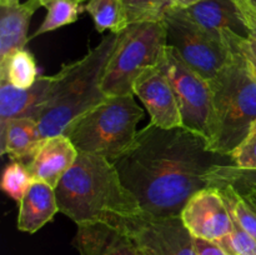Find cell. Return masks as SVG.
Masks as SVG:
<instances>
[{"label": "cell", "mask_w": 256, "mask_h": 255, "mask_svg": "<svg viewBox=\"0 0 256 255\" xmlns=\"http://www.w3.org/2000/svg\"><path fill=\"white\" fill-rule=\"evenodd\" d=\"M134 95L146 108L150 124L162 129L182 126L179 104L166 74L160 66L149 68L138 76Z\"/></svg>", "instance_id": "cell-11"}, {"label": "cell", "mask_w": 256, "mask_h": 255, "mask_svg": "<svg viewBox=\"0 0 256 255\" xmlns=\"http://www.w3.org/2000/svg\"><path fill=\"white\" fill-rule=\"evenodd\" d=\"M168 45L180 59L208 82L214 79L232 56V50L219 39L198 28L174 9L164 16Z\"/></svg>", "instance_id": "cell-8"}, {"label": "cell", "mask_w": 256, "mask_h": 255, "mask_svg": "<svg viewBox=\"0 0 256 255\" xmlns=\"http://www.w3.org/2000/svg\"><path fill=\"white\" fill-rule=\"evenodd\" d=\"M118 39L119 34L110 32L82 59L52 75L46 102L36 120L44 139L62 134L72 120L109 98L102 92V80Z\"/></svg>", "instance_id": "cell-3"}, {"label": "cell", "mask_w": 256, "mask_h": 255, "mask_svg": "<svg viewBox=\"0 0 256 255\" xmlns=\"http://www.w3.org/2000/svg\"><path fill=\"white\" fill-rule=\"evenodd\" d=\"M39 124L32 118L12 119L0 128V154L28 165L42 145Z\"/></svg>", "instance_id": "cell-18"}, {"label": "cell", "mask_w": 256, "mask_h": 255, "mask_svg": "<svg viewBox=\"0 0 256 255\" xmlns=\"http://www.w3.org/2000/svg\"><path fill=\"white\" fill-rule=\"evenodd\" d=\"M114 164L142 212L159 218L180 216L192 195L230 182L238 169L232 155L212 150L196 132L152 124L138 132L132 146Z\"/></svg>", "instance_id": "cell-1"}, {"label": "cell", "mask_w": 256, "mask_h": 255, "mask_svg": "<svg viewBox=\"0 0 256 255\" xmlns=\"http://www.w3.org/2000/svg\"><path fill=\"white\" fill-rule=\"evenodd\" d=\"M32 182L34 179L26 165L22 162L12 160L2 172V189L8 196L19 202Z\"/></svg>", "instance_id": "cell-23"}, {"label": "cell", "mask_w": 256, "mask_h": 255, "mask_svg": "<svg viewBox=\"0 0 256 255\" xmlns=\"http://www.w3.org/2000/svg\"><path fill=\"white\" fill-rule=\"evenodd\" d=\"M230 50V59L209 82L214 104L209 146L225 155L234 152L256 120V69L244 55Z\"/></svg>", "instance_id": "cell-4"}, {"label": "cell", "mask_w": 256, "mask_h": 255, "mask_svg": "<svg viewBox=\"0 0 256 255\" xmlns=\"http://www.w3.org/2000/svg\"><path fill=\"white\" fill-rule=\"evenodd\" d=\"M180 216L192 236L212 242L226 236L234 225L226 202L215 186L192 195Z\"/></svg>", "instance_id": "cell-10"}, {"label": "cell", "mask_w": 256, "mask_h": 255, "mask_svg": "<svg viewBox=\"0 0 256 255\" xmlns=\"http://www.w3.org/2000/svg\"><path fill=\"white\" fill-rule=\"evenodd\" d=\"M160 68L166 74L175 92L182 128L196 132L210 144L214 124V104L210 82L190 69L169 45Z\"/></svg>", "instance_id": "cell-7"}, {"label": "cell", "mask_w": 256, "mask_h": 255, "mask_svg": "<svg viewBox=\"0 0 256 255\" xmlns=\"http://www.w3.org/2000/svg\"><path fill=\"white\" fill-rule=\"evenodd\" d=\"M222 36L230 49L236 50L240 54L244 55L256 69V38L252 35L242 36L230 30H224L222 32Z\"/></svg>", "instance_id": "cell-27"}, {"label": "cell", "mask_w": 256, "mask_h": 255, "mask_svg": "<svg viewBox=\"0 0 256 255\" xmlns=\"http://www.w3.org/2000/svg\"><path fill=\"white\" fill-rule=\"evenodd\" d=\"M142 115L134 95L109 96L72 120L62 134L79 152L99 155L114 162L132 146Z\"/></svg>", "instance_id": "cell-5"}, {"label": "cell", "mask_w": 256, "mask_h": 255, "mask_svg": "<svg viewBox=\"0 0 256 255\" xmlns=\"http://www.w3.org/2000/svg\"><path fill=\"white\" fill-rule=\"evenodd\" d=\"M216 244L228 255H256V240L235 222L232 232Z\"/></svg>", "instance_id": "cell-25"}, {"label": "cell", "mask_w": 256, "mask_h": 255, "mask_svg": "<svg viewBox=\"0 0 256 255\" xmlns=\"http://www.w3.org/2000/svg\"><path fill=\"white\" fill-rule=\"evenodd\" d=\"M130 22L162 20L169 9V0H122Z\"/></svg>", "instance_id": "cell-24"}, {"label": "cell", "mask_w": 256, "mask_h": 255, "mask_svg": "<svg viewBox=\"0 0 256 255\" xmlns=\"http://www.w3.org/2000/svg\"><path fill=\"white\" fill-rule=\"evenodd\" d=\"M256 16V0H240Z\"/></svg>", "instance_id": "cell-31"}, {"label": "cell", "mask_w": 256, "mask_h": 255, "mask_svg": "<svg viewBox=\"0 0 256 255\" xmlns=\"http://www.w3.org/2000/svg\"><path fill=\"white\" fill-rule=\"evenodd\" d=\"M94 20L98 32L119 34L130 24L126 9L122 0H88L84 6Z\"/></svg>", "instance_id": "cell-20"}, {"label": "cell", "mask_w": 256, "mask_h": 255, "mask_svg": "<svg viewBox=\"0 0 256 255\" xmlns=\"http://www.w3.org/2000/svg\"><path fill=\"white\" fill-rule=\"evenodd\" d=\"M208 34L222 39V32L230 30L242 36H249L234 0H205L186 9H174Z\"/></svg>", "instance_id": "cell-14"}, {"label": "cell", "mask_w": 256, "mask_h": 255, "mask_svg": "<svg viewBox=\"0 0 256 255\" xmlns=\"http://www.w3.org/2000/svg\"><path fill=\"white\" fill-rule=\"evenodd\" d=\"M36 2H39V4H40V2H42V0H36ZM79 2H85V0H79ZM40 6H42V5H40Z\"/></svg>", "instance_id": "cell-33"}, {"label": "cell", "mask_w": 256, "mask_h": 255, "mask_svg": "<svg viewBox=\"0 0 256 255\" xmlns=\"http://www.w3.org/2000/svg\"><path fill=\"white\" fill-rule=\"evenodd\" d=\"M39 78L34 55L26 49L18 50L0 60V79H5L12 86L29 89Z\"/></svg>", "instance_id": "cell-19"}, {"label": "cell", "mask_w": 256, "mask_h": 255, "mask_svg": "<svg viewBox=\"0 0 256 255\" xmlns=\"http://www.w3.org/2000/svg\"><path fill=\"white\" fill-rule=\"evenodd\" d=\"M195 245L199 255H228L216 242L195 238Z\"/></svg>", "instance_id": "cell-29"}, {"label": "cell", "mask_w": 256, "mask_h": 255, "mask_svg": "<svg viewBox=\"0 0 256 255\" xmlns=\"http://www.w3.org/2000/svg\"><path fill=\"white\" fill-rule=\"evenodd\" d=\"M166 48L164 19L130 22L119 32L116 48L102 75V89L105 95H134L135 80L144 70L162 64Z\"/></svg>", "instance_id": "cell-6"}, {"label": "cell", "mask_w": 256, "mask_h": 255, "mask_svg": "<svg viewBox=\"0 0 256 255\" xmlns=\"http://www.w3.org/2000/svg\"><path fill=\"white\" fill-rule=\"evenodd\" d=\"M234 2L235 5H236L240 18H242V20L244 22L248 32H249V35L256 38V16L246 6H245L244 4H242V2H240V0H234Z\"/></svg>", "instance_id": "cell-28"}, {"label": "cell", "mask_w": 256, "mask_h": 255, "mask_svg": "<svg viewBox=\"0 0 256 255\" xmlns=\"http://www.w3.org/2000/svg\"><path fill=\"white\" fill-rule=\"evenodd\" d=\"M215 188L224 198L232 219L256 240V205L226 180Z\"/></svg>", "instance_id": "cell-21"}, {"label": "cell", "mask_w": 256, "mask_h": 255, "mask_svg": "<svg viewBox=\"0 0 256 255\" xmlns=\"http://www.w3.org/2000/svg\"><path fill=\"white\" fill-rule=\"evenodd\" d=\"M74 246L80 255H146L122 228L108 222L78 225Z\"/></svg>", "instance_id": "cell-12"}, {"label": "cell", "mask_w": 256, "mask_h": 255, "mask_svg": "<svg viewBox=\"0 0 256 255\" xmlns=\"http://www.w3.org/2000/svg\"><path fill=\"white\" fill-rule=\"evenodd\" d=\"M40 5L46 9V15L34 34L30 35V39L72 24L84 9L79 0H42Z\"/></svg>", "instance_id": "cell-22"}, {"label": "cell", "mask_w": 256, "mask_h": 255, "mask_svg": "<svg viewBox=\"0 0 256 255\" xmlns=\"http://www.w3.org/2000/svg\"><path fill=\"white\" fill-rule=\"evenodd\" d=\"M205 0H169V9H186Z\"/></svg>", "instance_id": "cell-30"}, {"label": "cell", "mask_w": 256, "mask_h": 255, "mask_svg": "<svg viewBox=\"0 0 256 255\" xmlns=\"http://www.w3.org/2000/svg\"><path fill=\"white\" fill-rule=\"evenodd\" d=\"M20 0H0V4H9V2H19Z\"/></svg>", "instance_id": "cell-32"}, {"label": "cell", "mask_w": 256, "mask_h": 255, "mask_svg": "<svg viewBox=\"0 0 256 255\" xmlns=\"http://www.w3.org/2000/svg\"><path fill=\"white\" fill-rule=\"evenodd\" d=\"M52 76H39L29 89H19L0 79V128L9 120L32 118L38 120L46 102Z\"/></svg>", "instance_id": "cell-15"}, {"label": "cell", "mask_w": 256, "mask_h": 255, "mask_svg": "<svg viewBox=\"0 0 256 255\" xmlns=\"http://www.w3.org/2000/svg\"><path fill=\"white\" fill-rule=\"evenodd\" d=\"M230 155L239 169L256 172V120L250 126L245 139Z\"/></svg>", "instance_id": "cell-26"}, {"label": "cell", "mask_w": 256, "mask_h": 255, "mask_svg": "<svg viewBox=\"0 0 256 255\" xmlns=\"http://www.w3.org/2000/svg\"><path fill=\"white\" fill-rule=\"evenodd\" d=\"M40 6L36 0L0 4V60L25 49L32 16Z\"/></svg>", "instance_id": "cell-16"}, {"label": "cell", "mask_w": 256, "mask_h": 255, "mask_svg": "<svg viewBox=\"0 0 256 255\" xmlns=\"http://www.w3.org/2000/svg\"><path fill=\"white\" fill-rule=\"evenodd\" d=\"M114 225L122 228L146 255H199L182 216L159 218L142 212Z\"/></svg>", "instance_id": "cell-9"}, {"label": "cell", "mask_w": 256, "mask_h": 255, "mask_svg": "<svg viewBox=\"0 0 256 255\" xmlns=\"http://www.w3.org/2000/svg\"><path fill=\"white\" fill-rule=\"evenodd\" d=\"M55 192L59 212L76 225H114L119 219L142 212L136 198L122 184L114 162L99 155L79 152Z\"/></svg>", "instance_id": "cell-2"}, {"label": "cell", "mask_w": 256, "mask_h": 255, "mask_svg": "<svg viewBox=\"0 0 256 255\" xmlns=\"http://www.w3.org/2000/svg\"><path fill=\"white\" fill-rule=\"evenodd\" d=\"M79 152L64 134L45 138L26 165L32 179L56 188L62 178L74 165Z\"/></svg>", "instance_id": "cell-13"}, {"label": "cell", "mask_w": 256, "mask_h": 255, "mask_svg": "<svg viewBox=\"0 0 256 255\" xmlns=\"http://www.w3.org/2000/svg\"><path fill=\"white\" fill-rule=\"evenodd\" d=\"M59 212L55 188L34 180L19 202L18 229L34 234L52 222Z\"/></svg>", "instance_id": "cell-17"}]
</instances>
